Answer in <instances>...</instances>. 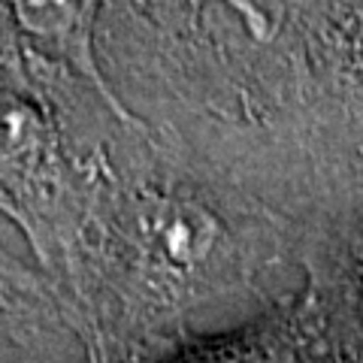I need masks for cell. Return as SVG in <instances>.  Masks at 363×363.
Returning a JSON list of instances; mask_svg holds the SVG:
<instances>
[{
	"label": "cell",
	"instance_id": "cell-1",
	"mask_svg": "<svg viewBox=\"0 0 363 363\" xmlns=\"http://www.w3.org/2000/svg\"><path fill=\"white\" fill-rule=\"evenodd\" d=\"M291 248L269 209L133 121L91 173L52 285L88 363H169L269 318Z\"/></svg>",
	"mask_w": 363,
	"mask_h": 363
},
{
	"label": "cell",
	"instance_id": "cell-2",
	"mask_svg": "<svg viewBox=\"0 0 363 363\" xmlns=\"http://www.w3.org/2000/svg\"><path fill=\"white\" fill-rule=\"evenodd\" d=\"M133 121L109 82L33 49L13 6L0 4V212L52 281L82 221L100 155Z\"/></svg>",
	"mask_w": 363,
	"mask_h": 363
},
{
	"label": "cell",
	"instance_id": "cell-3",
	"mask_svg": "<svg viewBox=\"0 0 363 363\" xmlns=\"http://www.w3.org/2000/svg\"><path fill=\"white\" fill-rule=\"evenodd\" d=\"M73 339L79 342L52 279L0 248V360L16 351L28 357L55 354Z\"/></svg>",
	"mask_w": 363,
	"mask_h": 363
},
{
	"label": "cell",
	"instance_id": "cell-4",
	"mask_svg": "<svg viewBox=\"0 0 363 363\" xmlns=\"http://www.w3.org/2000/svg\"><path fill=\"white\" fill-rule=\"evenodd\" d=\"M306 339L291 315H269L252 327L185 348L169 363H306Z\"/></svg>",
	"mask_w": 363,
	"mask_h": 363
}]
</instances>
